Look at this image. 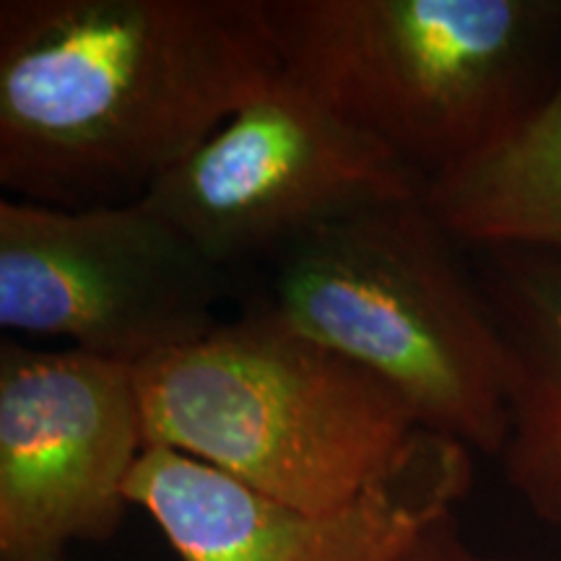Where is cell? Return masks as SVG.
Segmentation results:
<instances>
[{
  "instance_id": "obj_4",
  "label": "cell",
  "mask_w": 561,
  "mask_h": 561,
  "mask_svg": "<svg viewBox=\"0 0 561 561\" xmlns=\"http://www.w3.org/2000/svg\"><path fill=\"white\" fill-rule=\"evenodd\" d=\"M280 73L421 180L473 157L541 94L557 0H265Z\"/></svg>"
},
{
  "instance_id": "obj_11",
  "label": "cell",
  "mask_w": 561,
  "mask_h": 561,
  "mask_svg": "<svg viewBox=\"0 0 561 561\" xmlns=\"http://www.w3.org/2000/svg\"><path fill=\"white\" fill-rule=\"evenodd\" d=\"M401 561H512L504 557H494V553H483L476 549L473 543L466 541L460 533V523L450 515L439 517L430 528L419 536V541L411 546Z\"/></svg>"
},
{
  "instance_id": "obj_8",
  "label": "cell",
  "mask_w": 561,
  "mask_h": 561,
  "mask_svg": "<svg viewBox=\"0 0 561 561\" xmlns=\"http://www.w3.org/2000/svg\"><path fill=\"white\" fill-rule=\"evenodd\" d=\"M471 450L421 430L388 479L343 507L310 512L174 450L149 447L128 481L182 561H401L473 483Z\"/></svg>"
},
{
  "instance_id": "obj_6",
  "label": "cell",
  "mask_w": 561,
  "mask_h": 561,
  "mask_svg": "<svg viewBox=\"0 0 561 561\" xmlns=\"http://www.w3.org/2000/svg\"><path fill=\"white\" fill-rule=\"evenodd\" d=\"M426 182L280 73L144 201L210 263L276 257L320 224L424 198Z\"/></svg>"
},
{
  "instance_id": "obj_10",
  "label": "cell",
  "mask_w": 561,
  "mask_h": 561,
  "mask_svg": "<svg viewBox=\"0 0 561 561\" xmlns=\"http://www.w3.org/2000/svg\"><path fill=\"white\" fill-rule=\"evenodd\" d=\"M458 244L561 255V79L491 144L426 182Z\"/></svg>"
},
{
  "instance_id": "obj_3",
  "label": "cell",
  "mask_w": 561,
  "mask_h": 561,
  "mask_svg": "<svg viewBox=\"0 0 561 561\" xmlns=\"http://www.w3.org/2000/svg\"><path fill=\"white\" fill-rule=\"evenodd\" d=\"M455 248L424 198L356 210L286 244L261 305L388 382L421 430L500 458L510 348Z\"/></svg>"
},
{
  "instance_id": "obj_7",
  "label": "cell",
  "mask_w": 561,
  "mask_h": 561,
  "mask_svg": "<svg viewBox=\"0 0 561 561\" xmlns=\"http://www.w3.org/2000/svg\"><path fill=\"white\" fill-rule=\"evenodd\" d=\"M146 453L136 371L79 348L0 343V561L107 541Z\"/></svg>"
},
{
  "instance_id": "obj_5",
  "label": "cell",
  "mask_w": 561,
  "mask_h": 561,
  "mask_svg": "<svg viewBox=\"0 0 561 561\" xmlns=\"http://www.w3.org/2000/svg\"><path fill=\"white\" fill-rule=\"evenodd\" d=\"M229 271L144 198L53 208L0 201V325L138 364L219 325Z\"/></svg>"
},
{
  "instance_id": "obj_1",
  "label": "cell",
  "mask_w": 561,
  "mask_h": 561,
  "mask_svg": "<svg viewBox=\"0 0 561 561\" xmlns=\"http://www.w3.org/2000/svg\"><path fill=\"white\" fill-rule=\"evenodd\" d=\"M278 76L265 0H3L5 198L140 201Z\"/></svg>"
},
{
  "instance_id": "obj_2",
  "label": "cell",
  "mask_w": 561,
  "mask_h": 561,
  "mask_svg": "<svg viewBox=\"0 0 561 561\" xmlns=\"http://www.w3.org/2000/svg\"><path fill=\"white\" fill-rule=\"evenodd\" d=\"M133 371L146 450L182 453L299 510L359 500L421 432L388 382L263 305Z\"/></svg>"
},
{
  "instance_id": "obj_9",
  "label": "cell",
  "mask_w": 561,
  "mask_h": 561,
  "mask_svg": "<svg viewBox=\"0 0 561 561\" xmlns=\"http://www.w3.org/2000/svg\"><path fill=\"white\" fill-rule=\"evenodd\" d=\"M486 252L481 289L512 359L502 473L533 517L561 525V255Z\"/></svg>"
}]
</instances>
